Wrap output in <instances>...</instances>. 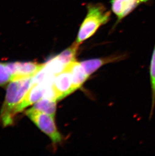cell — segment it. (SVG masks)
<instances>
[{"mask_svg":"<svg viewBox=\"0 0 155 156\" xmlns=\"http://www.w3.org/2000/svg\"><path fill=\"white\" fill-rule=\"evenodd\" d=\"M33 78V77L15 78L8 85L0 113V120L3 126L13 125L15 109L31 88Z\"/></svg>","mask_w":155,"mask_h":156,"instance_id":"6da1fadb","label":"cell"},{"mask_svg":"<svg viewBox=\"0 0 155 156\" xmlns=\"http://www.w3.org/2000/svg\"><path fill=\"white\" fill-rule=\"evenodd\" d=\"M87 13L78 33L75 43L78 45L92 37L98 29L110 20V12L102 4H89Z\"/></svg>","mask_w":155,"mask_h":156,"instance_id":"7a4b0ae2","label":"cell"},{"mask_svg":"<svg viewBox=\"0 0 155 156\" xmlns=\"http://www.w3.org/2000/svg\"><path fill=\"white\" fill-rule=\"evenodd\" d=\"M25 114L43 133L50 137L53 144L56 145L62 143L63 136L57 130L54 118L32 108L27 110Z\"/></svg>","mask_w":155,"mask_h":156,"instance_id":"3957f363","label":"cell"},{"mask_svg":"<svg viewBox=\"0 0 155 156\" xmlns=\"http://www.w3.org/2000/svg\"><path fill=\"white\" fill-rule=\"evenodd\" d=\"M53 83L52 81H46L38 84H32L22 102L15 109L14 116L23 111L28 106L35 104L44 98L52 86Z\"/></svg>","mask_w":155,"mask_h":156,"instance_id":"277c9868","label":"cell"},{"mask_svg":"<svg viewBox=\"0 0 155 156\" xmlns=\"http://www.w3.org/2000/svg\"><path fill=\"white\" fill-rule=\"evenodd\" d=\"M12 80L15 78L34 77L46 66V63H38L33 62H17L5 63Z\"/></svg>","mask_w":155,"mask_h":156,"instance_id":"5b68a950","label":"cell"},{"mask_svg":"<svg viewBox=\"0 0 155 156\" xmlns=\"http://www.w3.org/2000/svg\"><path fill=\"white\" fill-rule=\"evenodd\" d=\"M52 88L57 101L62 100L74 93L72 74L67 67L55 76Z\"/></svg>","mask_w":155,"mask_h":156,"instance_id":"8992f818","label":"cell"},{"mask_svg":"<svg viewBox=\"0 0 155 156\" xmlns=\"http://www.w3.org/2000/svg\"><path fill=\"white\" fill-rule=\"evenodd\" d=\"M148 0H111V10L117 17V22L132 13L136 8Z\"/></svg>","mask_w":155,"mask_h":156,"instance_id":"52a82bcc","label":"cell"},{"mask_svg":"<svg viewBox=\"0 0 155 156\" xmlns=\"http://www.w3.org/2000/svg\"><path fill=\"white\" fill-rule=\"evenodd\" d=\"M126 55H114L107 57L87 60L80 63L87 74L90 76L92 74L96 72L99 68L105 64L118 62L126 58Z\"/></svg>","mask_w":155,"mask_h":156,"instance_id":"ba28073f","label":"cell"},{"mask_svg":"<svg viewBox=\"0 0 155 156\" xmlns=\"http://www.w3.org/2000/svg\"><path fill=\"white\" fill-rule=\"evenodd\" d=\"M66 67L70 70L72 74L73 90L74 92L83 86L89 76L80 62L76 60L70 63Z\"/></svg>","mask_w":155,"mask_h":156,"instance_id":"9c48e42d","label":"cell"},{"mask_svg":"<svg viewBox=\"0 0 155 156\" xmlns=\"http://www.w3.org/2000/svg\"><path fill=\"white\" fill-rule=\"evenodd\" d=\"M57 101L54 99L44 97L35 103L32 108L54 118L57 110Z\"/></svg>","mask_w":155,"mask_h":156,"instance_id":"30bf717a","label":"cell"},{"mask_svg":"<svg viewBox=\"0 0 155 156\" xmlns=\"http://www.w3.org/2000/svg\"><path fill=\"white\" fill-rule=\"evenodd\" d=\"M79 47V45L74 42L70 47L65 49L56 57L66 67L71 62L76 60Z\"/></svg>","mask_w":155,"mask_h":156,"instance_id":"8fae6325","label":"cell"},{"mask_svg":"<svg viewBox=\"0 0 155 156\" xmlns=\"http://www.w3.org/2000/svg\"><path fill=\"white\" fill-rule=\"evenodd\" d=\"M150 75L151 81V91H152V106H151L150 118L153 116L155 107V44L151 58Z\"/></svg>","mask_w":155,"mask_h":156,"instance_id":"7c38bea8","label":"cell"},{"mask_svg":"<svg viewBox=\"0 0 155 156\" xmlns=\"http://www.w3.org/2000/svg\"><path fill=\"white\" fill-rule=\"evenodd\" d=\"M12 80V75L6 63H0V87L5 86Z\"/></svg>","mask_w":155,"mask_h":156,"instance_id":"4fadbf2b","label":"cell"}]
</instances>
